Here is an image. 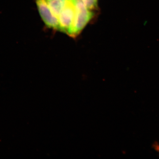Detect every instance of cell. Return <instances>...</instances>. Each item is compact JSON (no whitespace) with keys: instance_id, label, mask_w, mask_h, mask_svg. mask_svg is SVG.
<instances>
[{"instance_id":"cell-5","label":"cell","mask_w":159,"mask_h":159,"mask_svg":"<svg viewBox=\"0 0 159 159\" xmlns=\"http://www.w3.org/2000/svg\"><path fill=\"white\" fill-rule=\"evenodd\" d=\"M88 9L93 11L98 8L97 0H80Z\"/></svg>"},{"instance_id":"cell-3","label":"cell","mask_w":159,"mask_h":159,"mask_svg":"<svg viewBox=\"0 0 159 159\" xmlns=\"http://www.w3.org/2000/svg\"><path fill=\"white\" fill-rule=\"evenodd\" d=\"M38 10L43 21L50 29L60 31L59 20L53 13L46 0H36Z\"/></svg>"},{"instance_id":"cell-6","label":"cell","mask_w":159,"mask_h":159,"mask_svg":"<svg viewBox=\"0 0 159 159\" xmlns=\"http://www.w3.org/2000/svg\"><path fill=\"white\" fill-rule=\"evenodd\" d=\"M158 148V149L159 151V146H158V148Z\"/></svg>"},{"instance_id":"cell-4","label":"cell","mask_w":159,"mask_h":159,"mask_svg":"<svg viewBox=\"0 0 159 159\" xmlns=\"http://www.w3.org/2000/svg\"><path fill=\"white\" fill-rule=\"evenodd\" d=\"M51 11L57 18L65 4L66 0H46Z\"/></svg>"},{"instance_id":"cell-2","label":"cell","mask_w":159,"mask_h":159,"mask_svg":"<svg viewBox=\"0 0 159 159\" xmlns=\"http://www.w3.org/2000/svg\"><path fill=\"white\" fill-rule=\"evenodd\" d=\"M75 5L73 0H66L59 17L60 31L70 35L75 16Z\"/></svg>"},{"instance_id":"cell-1","label":"cell","mask_w":159,"mask_h":159,"mask_svg":"<svg viewBox=\"0 0 159 159\" xmlns=\"http://www.w3.org/2000/svg\"><path fill=\"white\" fill-rule=\"evenodd\" d=\"M75 5V16L70 36L75 37L80 33L94 16V12L88 9L80 0H73Z\"/></svg>"}]
</instances>
